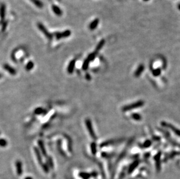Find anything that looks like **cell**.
Returning <instances> with one entry per match:
<instances>
[{"mask_svg": "<svg viewBox=\"0 0 180 179\" xmlns=\"http://www.w3.org/2000/svg\"><path fill=\"white\" fill-rule=\"evenodd\" d=\"M151 145H152V142H151V141L146 140V141L143 144V145H142V147L145 148H149L151 146Z\"/></svg>", "mask_w": 180, "mask_h": 179, "instance_id": "27", "label": "cell"}, {"mask_svg": "<svg viewBox=\"0 0 180 179\" xmlns=\"http://www.w3.org/2000/svg\"><path fill=\"white\" fill-rule=\"evenodd\" d=\"M104 44H105V40H101L98 43V46H97L96 47V48L95 52H96V53L99 51L103 47V46H104Z\"/></svg>", "mask_w": 180, "mask_h": 179, "instance_id": "16", "label": "cell"}, {"mask_svg": "<svg viewBox=\"0 0 180 179\" xmlns=\"http://www.w3.org/2000/svg\"><path fill=\"white\" fill-rule=\"evenodd\" d=\"M52 10H53V12L56 15L58 16H61L62 15V11L61 9L56 5H52Z\"/></svg>", "mask_w": 180, "mask_h": 179, "instance_id": "7", "label": "cell"}, {"mask_svg": "<svg viewBox=\"0 0 180 179\" xmlns=\"http://www.w3.org/2000/svg\"><path fill=\"white\" fill-rule=\"evenodd\" d=\"M144 105V102L142 101H139L133 103V104L129 105H126L123 108V111H128V110H132L133 109L138 108L141 107Z\"/></svg>", "mask_w": 180, "mask_h": 179, "instance_id": "1", "label": "cell"}, {"mask_svg": "<svg viewBox=\"0 0 180 179\" xmlns=\"http://www.w3.org/2000/svg\"><path fill=\"white\" fill-rule=\"evenodd\" d=\"M37 27L40 31H41L42 33L44 34V35L46 36V37L49 39V40H51L53 39V34H51V33L48 31V30L46 28V27L43 25V24L41 23H39L37 24Z\"/></svg>", "mask_w": 180, "mask_h": 179, "instance_id": "2", "label": "cell"}, {"mask_svg": "<svg viewBox=\"0 0 180 179\" xmlns=\"http://www.w3.org/2000/svg\"><path fill=\"white\" fill-rule=\"evenodd\" d=\"M90 148H91V151H92V154H93V155H95V154H96V152H97L96 144L95 142H92V143L91 144Z\"/></svg>", "mask_w": 180, "mask_h": 179, "instance_id": "19", "label": "cell"}, {"mask_svg": "<svg viewBox=\"0 0 180 179\" xmlns=\"http://www.w3.org/2000/svg\"><path fill=\"white\" fill-rule=\"evenodd\" d=\"M43 169H44V171H46V172H48V171H49V169H48V167L46 166V165H43Z\"/></svg>", "mask_w": 180, "mask_h": 179, "instance_id": "31", "label": "cell"}, {"mask_svg": "<svg viewBox=\"0 0 180 179\" xmlns=\"http://www.w3.org/2000/svg\"><path fill=\"white\" fill-rule=\"evenodd\" d=\"M162 125L163 126H164V127L171 129V130H172V132H173L175 134H177V136L180 137V130L177 129V128L174 127V126H172V125H171V124H169V123H166V122H162Z\"/></svg>", "mask_w": 180, "mask_h": 179, "instance_id": "5", "label": "cell"}, {"mask_svg": "<svg viewBox=\"0 0 180 179\" xmlns=\"http://www.w3.org/2000/svg\"><path fill=\"white\" fill-rule=\"evenodd\" d=\"M38 144L39 147H40V150L41 151V153L43 154V155H44V156L46 157V156H47V152H46V148H45L44 143H43V141L39 140L38 141Z\"/></svg>", "mask_w": 180, "mask_h": 179, "instance_id": "11", "label": "cell"}, {"mask_svg": "<svg viewBox=\"0 0 180 179\" xmlns=\"http://www.w3.org/2000/svg\"><path fill=\"white\" fill-rule=\"evenodd\" d=\"M144 69H145V67L143 65H139V66H138V68H137V69L136 70L135 72V73H134L135 76L136 77V78L139 77V76L141 75L142 73L143 72Z\"/></svg>", "mask_w": 180, "mask_h": 179, "instance_id": "12", "label": "cell"}, {"mask_svg": "<svg viewBox=\"0 0 180 179\" xmlns=\"http://www.w3.org/2000/svg\"><path fill=\"white\" fill-rule=\"evenodd\" d=\"M0 134H1V133H0Z\"/></svg>", "mask_w": 180, "mask_h": 179, "instance_id": "36", "label": "cell"}, {"mask_svg": "<svg viewBox=\"0 0 180 179\" xmlns=\"http://www.w3.org/2000/svg\"><path fill=\"white\" fill-rule=\"evenodd\" d=\"M33 67H34V63H33V62H32V61H29V62L27 63V65H26V69L27 70L29 71L30 70L33 69Z\"/></svg>", "mask_w": 180, "mask_h": 179, "instance_id": "21", "label": "cell"}, {"mask_svg": "<svg viewBox=\"0 0 180 179\" xmlns=\"http://www.w3.org/2000/svg\"><path fill=\"white\" fill-rule=\"evenodd\" d=\"M96 55V52H93V53L89 55V56H88V58H87V59H88V60L89 61V62H91V61H93L94 59H95Z\"/></svg>", "mask_w": 180, "mask_h": 179, "instance_id": "23", "label": "cell"}, {"mask_svg": "<svg viewBox=\"0 0 180 179\" xmlns=\"http://www.w3.org/2000/svg\"><path fill=\"white\" fill-rule=\"evenodd\" d=\"M22 163L21 161H18L16 162V170H17V173L19 175H21L22 173Z\"/></svg>", "mask_w": 180, "mask_h": 179, "instance_id": "15", "label": "cell"}, {"mask_svg": "<svg viewBox=\"0 0 180 179\" xmlns=\"http://www.w3.org/2000/svg\"><path fill=\"white\" fill-rule=\"evenodd\" d=\"M85 123H86V126L87 129H88L89 133L91 137H92L93 139L96 140V136L95 132H94L93 129L92 124V122H91L90 121V120L89 119H87L86 120Z\"/></svg>", "mask_w": 180, "mask_h": 179, "instance_id": "4", "label": "cell"}, {"mask_svg": "<svg viewBox=\"0 0 180 179\" xmlns=\"http://www.w3.org/2000/svg\"><path fill=\"white\" fill-rule=\"evenodd\" d=\"M43 112V109L42 108H37L35 110H34V113H35L36 114H37V115L41 114Z\"/></svg>", "mask_w": 180, "mask_h": 179, "instance_id": "29", "label": "cell"}, {"mask_svg": "<svg viewBox=\"0 0 180 179\" xmlns=\"http://www.w3.org/2000/svg\"><path fill=\"white\" fill-rule=\"evenodd\" d=\"M48 162H49V165H50V166L51 167V168H53V160H52V159L50 158V157H49V159H48Z\"/></svg>", "mask_w": 180, "mask_h": 179, "instance_id": "30", "label": "cell"}, {"mask_svg": "<svg viewBox=\"0 0 180 179\" xmlns=\"http://www.w3.org/2000/svg\"><path fill=\"white\" fill-rule=\"evenodd\" d=\"M31 1L36 6H37V7H39V8H41L43 7V4L42 3L41 1H40V0H31Z\"/></svg>", "mask_w": 180, "mask_h": 179, "instance_id": "18", "label": "cell"}, {"mask_svg": "<svg viewBox=\"0 0 180 179\" xmlns=\"http://www.w3.org/2000/svg\"><path fill=\"white\" fill-rule=\"evenodd\" d=\"M34 152H35V154H36V157H37V160H38L39 162L40 163H42V158H41V154H40V151H39V149H38V148H37L36 147L34 148Z\"/></svg>", "mask_w": 180, "mask_h": 179, "instance_id": "14", "label": "cell"}, {"mask_svg": "<svg viewBox=\"0 0 180 179\" xmlns=\"http://www.w3.org/2000/svg\"><path fill=\"white\" fill-rule=\"evenodd\" d=\"M143 1H149V0H143Z\"/></svg>", "mask_w": 180, "mask_h": 179, "instance_id": "35", "label": "cell"}, {"mask_svg": "<svg viewBox=\"0 0 180 179\" xmlns=\"http://www.w3.org/2000/svg\"><path fill=\"white\" fill-rule=\"evenodd\" d=\"M89 61L88 59H86V60L84 61L82 65V69L83 70H87L89 68Z\"/></svg>", "mask_w": 180, "mask_h": 179, "instance_id": "25", "label": "cell"}, {"mask_svg": "<svg viewBox=\"0 0 180 179\" xmlns=\"http://www.w3.org/2000/svg\"><path fill=\"white\" fill-rule=\"evenodd\" d=\"M99 23V19H95V20H93L92 22L90 23L89 25V29L91 30H93L98 27Z\"/></svg>", "mask_w": 180, "mask_h": 179, "instance_id": "10", "label": "cell"}, {"mask_svg": "<svg viewBox=\"0 0 180 179\" xmlns=\"http://www.w3.org/2000/svg\"><path fill=\"white\" fill-rule=\"evenodd\" d=\"M120 142V140H110L107 141H105L103 142L102 144H101L100 147H107L108 145L114 144L117 143V142Z\"/></svg>", "mask_w": 180, "mask_h": 179, "instance_id": "13", "label": "cell"}, {"mask_svg": "<svg viewBox=\"0 0 180 179\" xmlns=\"http://www.w3.org/2000/svg\"><path fill=\"white\" fill-rule=\"evenodd\" d=\"M5 13H6V7L5 4H1L0 6V17L1 21H3L5 19Z\"/></svg>", "mask_w": 180, "mask_h": 179, "instance_id": "6", "label": "cell"}, {"mask_svg": "<svg viewBox=\"0 0 180 179\" xmlns=\"http://www.w3.org/2000/svg\"><path fill=\"white\" fill-rule=\"evenodd\" d=\"M138 164H139V161H135V162H133V163H132V165L130 166V169H129V172H131V171H132L133 170H134L135 169L136 167L138 166Z\"/></svg>", "mask_w": 180, "mask_h": 179, "instance_id": "17", "label": "cell"}, {"mask_svg": "<svg viewBox=\"0 0 180 179\" xmlns=\"http://www.w3.org/2000/svg\"><path fill=\"white\" fill-rule=\"evenodd\" d=\"M8 145V142L5 139H0V147H5Z\"/></svg>", "mask_w": 180, "mask_h": 179, "instance_id": "24", "label": "cell"}, {"mask_svg": "<svg viewBox=\"0 0 180 179\" xmlns=\"http://www.w3.org/2000/svg\"><path fill=\"white\" fill-rule=\"evenodd\" d=\"M132 118L133 120H136V121H139V120H140L142 119L141 116L140 115L138 114V113H133L132 115H131Z\"/></svg>", "mask_w": 180, "mask_h": 179, "instance_id": "20", "label": "cell"}, {"mask_svg": "<svg viewBox=\"0 0 180 179\" xmlns=\"http://www.w3.org/2000/svg\"><path fill=\"white\" fill-rule=\"evenodd\" d=\"M2 78V75H1V74L0 73V78Z\"/></svg>", "mask_w": 180, "mask_h": 179, "instance_id": "34", "label": "cell"}, {"mask_svg": "<svg viewBox=\"0 0 180 179\" xmlns=\"http://www.w3.org/2000/svg\"><path fill=\"white\" fill-rule=\"evenodd\" d=\"M177 7H178V9L180 11V3H179V4H178V5H177Z\"/></svg>", "mask_w": 180, "mask_h": 179, "instance_id": "32", "label": "cell"}, {"mask_svg": "<svg viewBox=\"0 0 180 179\" xmlns=\"http://www.w3.org/2000/svg\"><path fill=\"white\" fill-rule=\"evenodd\" d=\"M152 74H153L154 76H159L161 74V69L160 68H157V69H154L152 71Z\"/></svg>", "mask_w": 180, "mask_h": 179, "instance_id": "22", "label": "cell"}, {"mask_svg": "<svg viewBox=\"0 0 180 179\" xmlns=\"http://www.w3.org/2000/svg\"><path fill=\"white\" fill-rule=\"evenodd\" d=\"M25 179H32V177H26V178Z\"/></svg>", "mask_w": 180, "mask_h": 179, "instance_id": "33", "label": "cell"}, {"mask_svg": "<svg viewBox=\"0 0 180 179\" xmlns=\"http://www.w3.org/2000/svg\"><path fill=\"white\" fill-rule=\"evenodd\" d=\"M75 63H76V61L75 60H72L69 63V65L68 66V73L69 74H72V73L74 72V69H75Z\"/></svg>", "mask_w": 180, "mask_h": 179, "instance_id": "8", "label": "cell"}, {"mask_svg": "<svg viewBox=\"0 0 180 179\" xmlns=\"http://www.w3.org/2000/svg\"><path fill=\"white\" fill-rule=\"evenodd\" d=\"M4 68L6 70L8 71L10 74H11V75H16V70L14 69V68H12L11 66H9V65H8V64H5V65H4Z\"/></svg>", "mask_w": 180, "mask_h": 179, "instance_id": "9", "label": "cell"}, {"mask_svg": "<svg viewBox=\"0 0 180 179\" xmlns=\"http://www.w3.org/2000/svg\"><path fill=\"white\" fill-rule=\"evenodd\" d=\"M71 34V31L69 30H66L64 31H57L54 33L55 36H56L57 40H61L62 39L68 37L70 36Z\"/></svg>", "mask_w": 180, "mask_h": 179, "instance_id": "3", "label": "cell"}, {"mask_svg": "<svg viewBox=\"0 0 180 179\" xmlns=\"http://www.w3.org/2000/svg\"><path fill=\"white\" fill-rule=\"evenodd\" d=\"M160 155L161 153L159 152V154H157L156 157H155V159H156V166L158 168H160Z\"/></svg>", "mask_w": 180, "mask_h": 179, "instance_id": "26", "label": "cell"}, {"mask_svg": "<svg viewBox=\"0 0 180 179\" xmlns=\"http://www.w3.org/2000/svg\"><path fill=\"white\" fill-rule=\"evenodd\" d=\"M80 176L82 177L83 179H88L90 177V175L88 173H81V174H80Z\"/></svg>", "mask_w": 180, "mask_h": 179, "instance_id": "28", "label": "cell"}]
</instances>
